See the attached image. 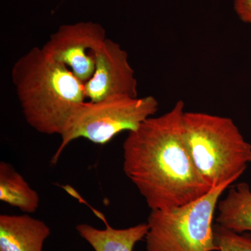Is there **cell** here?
<instances>
[{
    "label": "cell",
    "instance_id": "6da1fadb",
    "mask_svg": "<svg viewBox=\"0 0 251 251\" xmlns=\"http://www.w3.org/2000/svg\"><path fill=\"white\" fill-rule=\"evenodd\" d=\"M184 101L151 117L128 132L123 170L151 210H169L199 199L211 189L195 166L184 126Z\"/></svg>",
    "mask_w": 251,
    "mask_h": 251
},
{
    "label": "cell",
    "instance_id": "7a4b0ae2",
    "mask_svg": "<svg viewBox=\"0 0 251 251\" xmlns=\"http://www.w3.org/2000/svg\"><path fill=\"white\" fill-rule=\"evenodd\" d=\"M11 78L26 122L43 134L61 136L87 100L83 82L42 48H33L20 57Z\"/></svg>",
    "mask_w": 251,
    "mask_h": 251
},
{
    "label": "cell",
    "instance_id": "3957f363",
    "mask_svg": "<svg viewBox=\"0 0 251 251\" xmlns=\"http://www.w3.org/2000/svg\"><path fill=\"white\" fill-rule=\"evenodd\" d=\"M185 137L200 174L211 188L237 181L251 163V144L233 120L201 112H185Z\"/></svg>",
    "mask_w": 251,
    "mask_h": 251
},
{
    "label": "cell",
    "instance_id": "277c9868",
    "mask_svg": "<svg viewBox=\"0 0 251 251\" xmlns=\"http://www.w3.org/2000/svg\"><path fill=\"white\" fill-rule=\"evenodd\" d=\"M232 183L211 188L202 197L169 210H151L147 251H219L214 218L223 193Z\"/></svg>",
    "mask_w": 251,
    "mask_h": 251
},
{
    "label": "cell",
    "instance_id": "5b68a950",
    "mask_svg": "<svg viewBox=\"0 0 251 251\" xmlns=\"http://www.w3.org/2000/svg\"><path fill=\"white\" fill-rule=\"evenodd\" d=\"M158 102L152 96L131 97L114 96L97 102L86 100L74 112L61 135V143L51 159L59 161L66 148L74 140L85 138L105 145L122 132L138 128L158 111Z\"/></svg>",
    "mask_w": 251,
    "mask_h": 251
},
{
    "label": "cell",
    "instance_id": "8992f818",
    "mask_svg": "<svg viewBox=\"0 0 251 251\" xmlns=\"http://www.w3.org/2000/svg\"><path fill=\"white\" fill-rule=\"evenodd\" d=\"M106 39L105 29L99 23L79 22L60 26L42 49L85 84L95 70L96 52Z\"/></svg>",
    "mask_w": 251,
    "mask_h": 251
},
{
    "label": "cell",
    "instance_id": "52a82bcc",
    "mask_svg": "<svg viewBox=\"0 0 251 251\" xmlns=\"http://www.w3.org/2000/svg\"><path fill=\"white\" fill-rule=\"evenodd\" d=\"M84 85L86 99L92 102L114 96L138 97V80L128 53L118 43L109 39L96 52L95 70Z\"/></svg>",
    "mask_w": 251,
    "mask_h": 251
},
{
    "label": "cell",
    "instance_id": "ba28073f",
    "mask_svg": "<svg viewBox=\"0 0 251 251\" xmlns=\"http://www.w3.org/2000/svg\"><path fill=\"white\" fill-rule=\"evenodd\" d=\"M50 234L45 222L29 214L0 215V251H43Z\"/></svg>",
    "mask_w": 251,
    "mask_h": 251
},
{
    "label": "cell",
    "instance_id": "9c48e42d",
    "mask_svg": "<svg viewBox=\"0 0 251 251\" xmlns=\"http://www.w3.org/2000/svg\"><path fill=\"white\" fill-rule=\"evenodd\" d=\"M97 215L105 223V229H97L86 224H78L75 227L79 235L95 251H133L135 244L145 239L148 233L147 223L117 229L107 223L103 215L99 213Z\"/></svg>",
    "mask_w": 251,
    "mask_h": 251
},
{
    "label": "cell",
    "instance_id": "30bf717a",
    "mask_svg": "<svg viewBox=\"0 0 251 251\" xmlns=\"http://www.w3.org/2000/svg\"><path fill=\"white\" fill-rule=\"evenodd\" d=\"M216 224L239 233L251 232V189L246 182L229 188L217 205Z\"/></svg>",
    "mask_w": 251,
    "mask_h": 251
},
{
    "label": "cell",
    "instance_id": "8fae6325",
    "mask_svg": "<svg viewBox=\"0 0 251 251\" xmlns=\"http://www.w3.org/2000/svg\"><path fill=\"white\" fill-rule=\"evenodd\" d=\"M0 201L25 214L37 210L40 198L12 165L0 162Z\"/></svg>",
    "mask_w": 251,
    "mask_h": 251
},
{
    "label": "cell",
    "instance_id": "7c38bea8",
    "mask_svg": "<svg viewBox=\"0 0 251 251\" xmlns=\"http://www.w3.org/2000/svg\"><path fill=\"white\" fill-rule=\"evenodd\" d=\"M214 234L219 251H251V233H239L216 224Z\"/></svg>",
    "mask_w": 251,
    "mask_h": 251
},
{
    "label": "cell",
    "instance_id": "4fadbf2b",
    "mask_svg": "<svg viewBox=\"0 0 251 251\" xmlns=\"http://www.w3.org/2000/svg\"><path fill=\"white\" fill-rule=\"evenodd\" d=\"M234 7L238 17L251 25V0H234Z\"/></svg>",
    "mask_w": 251,
    "mask_h": 251
}]
</instances>
